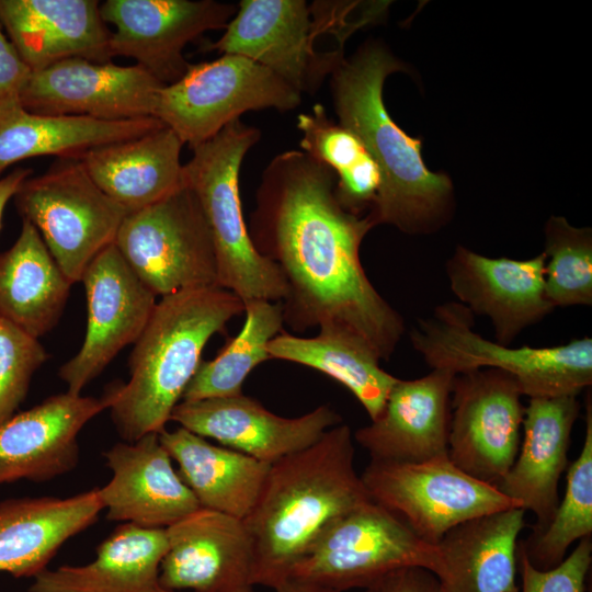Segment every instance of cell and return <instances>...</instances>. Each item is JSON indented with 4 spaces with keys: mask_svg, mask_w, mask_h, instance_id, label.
Here are the masks:
<instances>
[{
    "mask_svg": "<svg viewBox=\"0 0 592 592\" xmlns=\"http://www.w3.org/2000/svg\"><path fill=\"white\" fill-rule=\"evenodd\" d=\"M591 562V537L579 540L571 554L549 570L534 568L517 547L520 592H584Z\"/></svg>",
    "mask_w": 592,
    "mask_h": 592,
    "instance_id": "74e56055",
    "label": "cell"
},
{
    "mask_svg": "<svg viewBox=\"0 0 592 592\" xmlns=\"http://www.w3.org/2000/svg\"><path fill=\"white\" fill-rule=\"evenodd\" d=\"M354 467L349 425L271 464L243 520L254 551V585L274 589L335 520L371 501Z\"/></svg>",
    "mask_w": 592,
    "mask_h": 592,
    "instance_id": "7a4b0ae2",
    "label": "cell"
},
{
    "mask_svg": "<svg viewBox=\"0 0 592 592\" xmlns=\"http://www.w3.org/2000/svg\"><path fill=\"white\" fill-rule=\"evenodd\" d=\"M0 24L32 72L73 57L111 60L96 0H0Z\"/></svg>",
    "mask_w": 592,
    "mask_h": 592,
    "instance_id": "cb8c5ba5",
    "label": "cell"
},
{
    "mask_svg": "<svg viewBox=\"0 0 592 592\" xmlns=\"http://www.w3.org/2000/svg\"><path fill=\"white\" fill-rule=\"evenodd\" d=\"M525 512L513 508L486 514L449 530L436 544L445 592H520L519 535Z\"/></svg>",
    "mask_w": 592,
    "mask_h": 592,
    "instance_id": "4316f807",
    "label": "cell"
},
{
    "mask_svg": "<svg viewBox=\"0 0 592 592\" xmlns=\"http://www.w3.org/2000/svg\"><path fill=\"white\" fill-rule=\"evenodd\" d=\"M455 374L432 369L392 386L380 415L355 431L373 460L422 462L447 455Z\"/></svg>",
    "mask_w": 592,
    "mask_h": 592,
    "instance_id": "7402d4cb",
    "label": "cell"
},
{
    "mask_svg": "<svg viewBox=\"0 0 592 592\" xmlns=\"http://www.w3.org/2000/svg\"><path fill=\"white\" fill-rule=\"evenodd\" d=\"M460 303L439 305L410 331V341L432 368L455 375L494 368L512 375L528 398L576 396L592 384V339L566 344L510 348L481 337Z\"/></svg>",
    "mask_w": 592,
    "mask_h": 592,
    "instance_id": "52a82bcc",
    "label": "cell"
},
{
    "mask_svg": "<svg viewBox=\"0 0 592 592\" xmlns=\"http://www.w3.org/2000/svg\"><path fill=\"white\" fill-rule=\"evenodd\" d=\"M358 2L241 0L221 37L206 50L247 57L297 92L315 93L344 60L343 50H321L326 36L344 41L368 19L350 20Z\"/></svg>",
    "mask_w": 592,
    "mask_h": 592,
    "instance_id": "8992f818",
    "label": "cell"
},
{
    "mask_svg": "<svg viewBox=\"0 0 592 592\" xmlns=\"http://www.w3.org/2000/svg\"><path fill=\"white\" fill-rule=\"evenodd\" d=\"M273 590L275 592H335L322 585L295 578L284 580Z\"/></svg>",
    "mask_w": 592,
    "mask_h": 592,
    "instance_id": "b9f144b4",
    "label": "cell"
},
{
    "mask_svg": "<svg viewBox=\"0 0 592 592\" xmlns=\"http://www.w3.org/2000/svg\"><path fill=\"white\" fill-rule=\"evenodd\" d=\"M102 510L98 488L67 498L0 501V572L33 579L67 540L93 525Z\"/></svg>",
    "mask_w": 592,
    "mask_h": 592,
    "instance_id": "d4e9b609",
    "label": "cell"
},
{
    "mask_svg": "<svg viewBox=\"0 0 592 592\" xmlns=\"http://www.w3.org/2000/svg\"><path fill=\"white\" fill-rule=\"evenodd\" d=\"M81 282L88 306L86 337L79 352L58 372L67 391L75 395H81L123 348L138 340L157 305L115 244L90 262Z\"/></svg>",
    "mask_w": 592,
    "mask_h": 592,
    "instance_id": "2e32d148",
    "label": "cell"
},
{
    "mask_svg": "<svg viewBox=\"0 0 592 592\" xmlns=\"http://www.w3.org/2000/svg\"><path fill=\"white\" fill-rule=\"evenodd\" d=\"M103 457L112 477L98 494L107 520L168 528L201 508L173 468L159 433L116 443Z\"/></svg>",
    "mask_w": 592,
    "mask_h": 592,
    "instance_id": "44dd1931",
    "label": "cell"
},
{
    "mask_svg": "<svg viewBox=\"0 0 592 592\" xmlns=\"http://www.w3.org/2000/svg\"><path fill=\"white\" fill-rule=\"evenodd\" d=\"M106 409L103 398L62 392L0 424V485L47 482L79 463L78 435Z\"/></svg>",
    "mask_w": 592,
    "mask_h": 592,
    "instance_id": "ffe728a7",
    "label": "cell"
},
{
    "mask_svg": "<svg viewBox=\"0 0 592 592\" xmlns=\"http://www.w3.org/2000/svg\"><path fill=\"white\" fill-rule=\"evenodd\" d=\"M114 244L155 296L219 287L212 235L186 183L168 197L127 214Z\"/></svg>",
    "mask_w": 592,
    "mask_h": 592,
    "instance_id": "30bf717a",
    "label": "cell"
},
{
    "mask_svg": "<svg viewBox=\"0 0 592 592\" xmlns=\"http://www.w3.org/2000/svg\"><path fill=\"white\" fill-rule=\"evenodd\" d=\"M156 592H172V591H167V590H163V589L160 588V589H159L158 591H156Z\"/></svg>",
    "mask_w": 592,
    "mask_h": 592,
    "instance_id": "7bdbcfd3",
    "label": "cell"
},
{
    "mask_svg": "<svg viewBox=\"0 0 592 592\" xmlns=\"http://www.w3.org/2000/svg\"><path fill=\"white\" fill-rule=\"evenodd\" d=\"M361 478L374 502L432 545L460 523L521 508L496 486L463 471L448 455L413 463L371 459Z\"/></svg>",
    "mask_w": 592,
    "mask_h": 592,
    "instance_id": "7c38bea8",
    "label": "cell"
},
{
    "mask_svg": "<svg viewBox=\"0 0 592 592\" xmlns=\"http://www.w3.org/2000/svg\"><path fill=\"white\" fill-rule=\"evenodd\" d=\"M579 412L576 396L530 398L525 407L517 455L497 488L536 516L532 533L549 524L559 504L558 482Z\"/></svg>",
    "mask_w": 592,
    "mask_h": 592,
    "instance_id": "603a6c76",
    "label": "cell"
},
{
    "mask_svg": "<svg viewBox=\"0 0 592 592\" xmlns=\"http://www.w3.org/2000/svg\"><path fill=\"white\" fill-rule=\"evenodd\" d=\"M71 285L37 229L22 219L18 239L0 253V317L39 339L57 325Z\"/></svg>",
    "mask_w": 592,
    "mask_h": 592,
    "instance_id": "4dcf8cb0",
    "label": "cell"
},
{
    "mask_svg": "<svg viewBox=\"0 0 592 592\" xmlns=\"http://www.w3.org/2000/svg\"><path fill=\"white\" fill-rule=\"evenodd\" d=\"M545 293L556 307L592 305V234L551 216L545 227Z\"/></svg>",
    "mask_w": 592,
    "mask_h": 592,
    "instance_id": "d590c367",
    "label": "cell"
},
{
    "mask_svg": "<svg viewBox=\"0 0 592 592\" xmlns=\"http://www.w3.org/2000/svg\"><path fill=\"white\" fill-rule=\"evenodd\" d=\"M544 252L525 259L488 258L457 247L446 262L449 287L473 315L486 316L498 343L509 346L555 307L545 293Z\"/></svg>",
    "mask_w": 592,
    "mask_h": 592,
    "instance_id": "d6986e66",
    "label": "cell"
},
{
    "mask_svg": "<svg viewBox=\"0 0 592 592\" xmlns=\"http://www.w3.org/2000/svg\"><path fill=\"white\" fill-rule=\"evenodd\" d=\"M374 227L345 209L335 175L304 151L276 155L263 170L248 231L257 251L282 272L283 317L293 330L339 329L389 360L405 332L402 317L377 292L360 248Z\"/></svg>",
    "mask_w": 592,
    "mask_h": 592,
    "instance_id": "6da1fadb",
    "label": "cell"
},
{
    "mask_svg": "<svg viewBox=\"0 0 592 592\" xmlns=\"http://www.w3.org/2000/svg\"><path fill=\"white\" fill-rule=\"evenodd\" d=\"M243 312L246 320L240 332L213 360H202L181 401L240 395L252 369L271 360L267 345L283 330L282 303L251 300L244 304Z\"/></svg>",
    "mask_w": 592,
    "mask_h": 592,
    "instance_id": "836d02e7",
    "label": "cell"
},
{
    "mask_svg": "<svg viewBox=\"0 0 592 592\" xmlns=\"http://www.w3.org/2000/svg\"><path fill=\"white\" fill-rule=\"evenodd\" d=\"M159 440L178 474L203 509L244 520L252 510L271 464L223 445L179 426L162 430Z\"/></svg>",
    "mask_w": 592,
    "mask_h": 592,
    "instance_id": "f1b7e54d",
    "label": "cell"
},
{
    "mask_svg": "<svg viewBox=\"0 0 592 592\" xmlns=\"http://www.w3.org/2000/svg\"><path fill=\"white\" fill-rule=\"evenodd\" d=\"M13 198L22 219L37 229L71 284L81 282L90 262L114 244L127 215L92 181L79 159H59L45 173L27 178Z\"/></svg>",
    "mask_w": 592,
    "mask_h": 592,
    "instance_id": "9c48e42d",
    "label": "cell"
},
{
    "mask_svg": "<svg viewBox=\"0 0 592 592\" xmlns=\"http://www.w3.org/2000/svg\"><path fill=\"white\" fill-rule=\"evenodd\" d=\"M162 126L156 117L110 122L42 115L21 105L8 107L0 111V178L9 167L29 158L80 159L94 148L137 138Z\"/></svg>",
    "mask_w": 592,
    "mask_h": 592,
    "instance_id": "f546056e",
    "label": "cell"
},
{
    "mask_svg": "<svg viewBox=\"0 0 592 592\" xmlns=\"http://www.w3.org/2000/svg\"><path fill=\"white\" fill-rule=\"evenodd\" d=\"M170 420L267 464L310 446L342 422L341 415L328 405L297 418H285L243 394L180 401Z\"/></svg>",
    "mask_w": 592,
    "mask_h": 592,
    "instance_id": "e0dca14e",
    "label": "cell"
},
{
    "mask_svg": "<svg viewBox=\"0 0 592 592\" xmlns=\"http://www.w3.org/2000/svg\"><path fill=\"white\" fill-rule=\"evenodd\" d=\"M401 68L385 48L367 45L332 72L331 92L339 124L357 136L380 170L382 185L367 214L374 227L429 232L445 218L452 183L426 169L421 140L408 136L385 107V79Z\"/></svg>",
    "mask_w": 592,
    "mask_h": 592,
    "instance_id": "3957f363",
    "label": "cell"
},
{
    "mask_svg": "<svg viewBox=\"0 0 592 592\" xmlns=\"http://www.w3.org/2000/svg\"><path fill=\"white\" fill-rule=\"evenodd\" d=\"M31 73L0 24V111L20 105Z\"/></svg>",
    "mask_w": 592,
    "mask_h": 592,
    "instance_id": "f35d334b",
    "label": "cell"
},
{
    "mask_svg": "<svg viewBox=\"0 0 592 592\" xmlns=\"http://www.w3.org/2000/svg\"><path fill=\"white\" fill-rule=\"evenodd\" d=\"M238 5L213 0H106L100 4L111 23L110 57L125 56L163 86L180 80L190 67L184 47L212 30L226 29Z\"/></svg>",
    "mask_w": 592,
    "mask_h": 592,
    "instance_id": "5bb4252c",
    "label": "cell"
},
{
    "mask_svg": "<svg viewBox=\"0 0 592 592\" xmlns=\"http://www.w3.org/2000/svg\"><path fill=\"white\" fill-rule=\"evenodd\" d=\"M592 534V401L585 399V433L579 456L567 471L566 490L549 524L517 544L528 562L549 570L565 558L569 547Z\"/></svg>",
    "mask_w": 592,
    "mask_h": 592,
    "instance_id": "e575fe53",
    "label": "cell"
},
{
    "mask_svg": "<svg viewBox=\"0 0 592 592\" xmlns=\"http://www.w3.org/2000/svg\"><path fill=\"white\" fill-rule=\"evenodd\" d=\"M244 311L221 287L178 292L161 298L134 343L127 383L111 385L102 397L125 442L160 433L195 375L209 339Z\"/></svg>",
    "mask_w": 592,
    "mask_h": 592,
    "instance_id": "277c9868",
    "label": "cell"
},
{
    "mask_svg": "<svg viewBox=\"0 0 592 592\" xmlns=\"http://www.w3.org/2000/svg\"><path fill=\"white\" fill-rule=\"evenodd\" d=\"M522 397L516 379L499 369L455 375L449 459L466 474L497 487L520 448L525 410Z\"/></svg>",
    "mask_w": 592,
    "mask_h": 592,
    "instance_id": "4fadbf2b",
    "label": "cell"
},
{
    "mask_svg": "<svg viewBox=\"0 0 592 592\" xmlns=\"http://www.w3.org/2000/svg\"><path fill=\"white\" fill-rule=\"evenodd\" d=\"M48 358L37 338L0 317V424L16 413L34 373Z\"/></svg>",
    "mask_w": 592,
    "mask_h": 592,
    "instance_id": "8d00e7d4",
    "label": "cell"
},
{
    "mask_svg": "<svg viewBox=\"0 0 592 592\" xmlns=\"http://www.w3.org/2000/svg\"><path fill=\"white\" fill-rule=\"evenodd\" d=\"M301 94L266 67L240 55L223 54L190 65L177 82L159 92L155 117L193 148L242 113L263 109L292 111Z\"/></svg>",
    "mask_w": 592,
    "mask_h": 592,
    "instance_id": "8fae6325",
    "label": "cell"
},
{
    "mask_svg": "<svg viewBox=\"0 0 592 592\" xmlns=\"http://www.w3.org/2000/svg\"><path fill=\"white\" fill-rule=\"evenodd\" d=\"M406 567L424 568L439 578L442 561L436 545L420 538L399 516L371 500L329 525L289 578L343 592L366 589Z\"/></svg>",
    "mask_w": 592,
    "mask_h": 592,
    "instance_id": "ba28073f",
    "label": "cell"
},
{
    "mask_svg": "<svg viewBox=\"0 0 592 592\" xmlns=\"http://www.w3.org/2000/svg\"><path fill=\"white\" fill-rule=\"evenodd\" d=\"M300 147L327 166L335 175V194L349 212L361 215L372 208L382 185L380 170L362 141L351 130L335 124L323 105L299 114Z\"/></svg>",
    "mask_w": 592,
    "mask_h": 592,
    "instance_id": "d6a6232c",
    "label": "cell"
},
{
    "mask_svg": "<svg viewBox=\"0 0 592 592\" xmlns=\"http://www.w3.org/2000/svg\"><path fill=\"white\" fill-rule=\"evenodd\" d=\"M260 137L258 128L238 118L191 148L192 158L183 164L185 183L195 193L212 235L218 285L243 304L283 301L287 295L280 269L252 243L239 195L242 160Z\"/></svg>",
    "mask_w": 592,
    "mask_h": 592,
    "instance_id": "5b68a950",
    "label": "cell"
},
{
    "mask_svg": "<svg viewBox=\"0 0 592 592\" xmlns=\"http://www.w3.org/2000/svg\"><path fill=\"white\" fill-rule=\"evenodd\" d=\"M183 143L166 125L137 138L94 148L79 160L92 181L127 214L185 185Z\"/></svg>",
    "mask_w": 592,
    "mask_h": 592,
    "instance_id": "484cf974",
    "label": "cell"
},
{
    "mask_svg": "<svg viewBox=\"0 0 592 592\" xmlns=\"http://www.w3.org/2000/svg\"><path fill=\"white\" fill-rule=\"evenodd\" d=\"M159 585L172 592H252L254 551L243 520L200 508L166 528Z\"/></svg>",
    "mask_w": 592,
    "mask_h": 592,
    "instance_id": "ac0fdd59",
    "label": "cell"
},
{
    "mask_svg": "<svg viewBox=\"0 0 592 592\" xmlns=\"http://www.w3.org/2000/svg\"><path fill=\"white\" fill-rule=\"evenodd\" d=\"M163 84L139 67L73 57L33 71L21 93L29 112L100 121L155 117Z\"/></svg>",
    "mask_w": 592,
    "mask_h": 592,
    "instance_id": "9a60e30c",
    "label": "cell"
},
{
    "mask_svg": "<svg viewBox=\"0 0 592 592\" xmlns=\"http://www.w3.org/2000/svg\"><path fill=\"white\" fill-rule=\"evenodd\" d=\"M365 592H445L439 578L420 567H406L380 578Z\"/></svg>",
    "mask_w": 592,
    "mask_h": 592,
    "instance_id": "ab89813d",
    "label": "cell"
},
{
    "mask_svg": "<svg viewBox=\"0 0 592 592\" xmlns=\"http://www.w3.org/2000/svg\"><path fill=\"white\" fill-rule=\"evenodd\" d=\"M33 170L31 168H15L4 177L0 178V227L3 212L7 204L14 197L20 185L31 177Z\"/></svg>",
    "mask_w": 592,
    "mask_h": 592,
    "instance_id": "60d3db41",
    "label": "cell"
},
{
    "mask_svg": "<svg viewBox=\"0 0 592 592\" xmlns=\"http://www.w3.org/2000/svg\"><path fill=\"white\" fill-rule=\"evenodd\" d=\"M167 549L166 528L123 523L99 544L91 562L47 568L29 592H156Z\"/></svg>",
    "mask_w": 592,
    "mask_h": 592,
    "instance_id": "83f0119b",
    "label": "cell"
},
{
    "mask_svg": "<svg viewBox=\"0 0 592 592\" xmlns=\"http://www.w3.org/2000/svg\"><path fill=\"white\" fill-rule=\"evenodd\" d=\"M270 358L297 363L335 379L363 406L371 421L386 403L397 377L380 367V360L361 338L339 329H320L312 338L282 331L269 345Z\"/></svg>",
    "mask_w": 592,
    "mask_h": 592,
    "instance_id": "1f68e13d",
    "label": "cell"
}]
</instances>
